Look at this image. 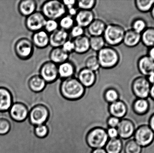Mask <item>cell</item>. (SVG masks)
Here are the masks:
<instances>
[{
  "label": "cell",
  "mask_w": 154,
  "mask_h": 153,
  "mask_svg": "<svg viewBox=\"0 0 154 153\" xmlns=\"http://www.w3.org/2000/svg\"><path fill=\"white\" fill-rule=\"evenodd\" d=\"M0 119L9 121L11 130L0 135V153H74L73 143L66 128L57 121L46 124L48 135L39 138L29 116L22 122L11 118L9 111L0 112Z\"/></svg>",
  "instance_id": "cell-1"
},
{
  "label": "cell",
  "mask_w": 154,
  "mask_h": 153,
  "mask_svg": "<svg viewBox=\"0 0 154 153\" xmlns=\"http://www.w3.org/2000/svg\"><path fill=\"white\" fill-rule=\"evenodd\" d=\"M58 92L60 96L65 99L75 101L82 99L86 94L87 90L76 77H73L62 80Z\"/></svg>",
  "instance_id": "cell-2"
},
{
  "label": "cell",
  "mask_w": 154,
  "mask_h": 153,
  "mask_svg": "<svg viewBox=\"0 0 154 153\" xmlns=\"http://www.w3.org/2000/svg\"><path fill=\"white\" fill-rule=\"evenodd\" d=\"M40 11L47 19L58 21L67 14V10L62 1L57 0L45 1L41 6Z\"/></svg>",
  "instance_id": "cell-3"
},
{
  "label": "cell",
  "mask_w": 154,
  "mask_h": 153,
  "mask_svg": "<svg viewBox=\"0 0 154 153\" xmlns=\"http://www.w3.org/2000/svg\"><path fill=\"white\" fill-rule=\"evenodd\" d=\"M97 57L100 67L104 69H110L117 65L120 56L117 50L113 47L106 46L97 53Z\"/></svg>",
  "instance_id": "cell-4"
},
{
  "label": "cell",
  "mask_w": 154,
  "mask_h": 153,
  "mask_svg": "<svg viewBox=\"0 0 154 153\" xmlns=\"http://www.w3.org/2000/svg\"><path fill=\"white\" fill-rule=\"evenodd\" d=\"M125 31L124 28L116 23L107 24L103 35L106 45L114 47L123 42Z\"/></svg>",
  "instance_id": "cell-5"
},
{
  "label": "cell",
  "mask_w": 154,
  "mask_h": 153,
  "mask_svg": "<svg viewBox=\"0 0 154 153\" xmlns=\"http://www.w3.org/2000/svg\"><path fill=\"white\" fill-rule=\"evenodd\" d=\"M109 139L106 130L100 127L91 129L86 138L88 145L92 149L104 148Z\"/></svg>",
  "instance_id": "cell-6"
},
{
  "label": "cell",
  "mask_w": 154,
  "mask_h": 153,
  "mask_svg": "<svg viewBox=\"0 0 154 153\" xmlns=\"http://www.w3.org/2000/svg\"><path fill=\"white\" fill-rule=\"evenodd\" d=\"M49 116L48 109L44 104H36L29 111L30 122L35 126L45 124Z\"/></svg>",
  "instance_id": "cell-7"
},
{
  "label": "cell",
  "mask_w": 154,
  "mask_h": 153,
  "mask_svg": "<svg viewBox=\"0 0 154 153\" xmlns=\"http://www.w3.org/2000/svg\"><path fill=\"white\" fill-rule=\"evenodd\" d=\"M38 74L47 84L54 83L59 79L58 65L50 60L46 61L41 65Z\"/></svg>",
  "instance_id": "cell-8"
},
{
  "label": "cell",
  "mask_w": 154,
  "mask_h": 153,
  "mask_svg": "<svg viewBox=\"0 0 154 153\" xmlns=\"http://www.w3.org/2000/svg\"><path fill=\"white\" fill-rule=\"evenodd\" d=\"M134 139L142 147L150 145L154 139V132L148 125H143L137 128Z\"/></svg>",
  "instance_id": "cell-9"
},
{
  "label": "cell",
  "mask_w": 154,
  "mask_h": 153,
  "mask_svg": "<svg viewBox=\"0 0 154 153\" xmlns=\"http://www.w3.org/2000/svg\"><path fill=\"white\" fill-rule=\"evenodd\" d=\"M34 46L31 40L27 38L20 39L15 43L14 51L20 59L27 60L33 55Z\"/></svg>",
  "instance_id": "cell-10"
},
{
  "label": "cell",
  "mask_w": 154,
  "mask_h": 153,
  "mask_svg": "<svg viewBox=\"0 0 154 153\" xmlns=\"http://www.w3.org/2000/svg\"><path fill=\"white\" fill-rule=\"evenodd\" d=\"M47 19L40 11H36L29 16L26 17L25 25L26 28L34 32L44 29Z\"/></svg>",
  "instance_id": "cell-11"
},
{
  "label": "cell",
  "mask_w": 154,
  "mask_h": 153,
  "mask_svg": "<svg viewBox=\"0 0 154 153\" xmlns=\"http://www.w3.org/2000/svg\"><path fill=\"white\" fill-rule=\"evenodd\" d=\"M132 89L137 99H147L150 96V84L145 77L141 76L135 79L133 83Z\"/></svg>",
  "instance_id": "cell-12"
},
{
  "label": "cell",
  "mask_w": 154,
  "mask_h": 153,
  "mask_svg": "<svg viewBox=\"0 0 154 153\" xmlns=\"http://www.w3.org/2000/svg\"><path fill=\"white\" fill-rule=\"evenodd\" d=\"M116 128L118 132L119 137L126 140L129 139L134 136L136 127L131 119L124 118L120 119Z\"/></svg>",
  "instance_id": "cell-13"
},
{
  "label": "cell",
  "mask_w": 154,
  "mask_h": 153,
  "mask_svg": "<svg viewBox=\"0 0 154 153\" xmlns=\"http://www.w3.org/2000/svg\"><path fill=\"white\" fill-rule=\"evenodd\" d=\"M76 78L86 89H89L93 87L97 82V72L83 67L78 72Z\"/></svg>",
  "instance_id": "cell-14"
},
{
  "label": "cell",
  "mask_w": 154,
  "mask_h": 153,
  "mask_svg": "<svg viewBox=\"0 0 154 153\" xmlns=\"http://www.w3.org/2000/svg\"><path fill=\"white\" fill-rule=\"evenodd\" d=\"M11 118L17 122H22L29 116V110L23 103H13L9 110Z\"/></svg>",
  "instance_id": "cell-15"
},
{
  "label": "cell",
  "mask_w": 154,
  "mask_h": 153,
  "mask_svg": "<svg viewBox=\"0 0 154 153\" xmlns=\"http://www.w3.org/2000/svg\"><path fill=\"white\" fill-rule=\"evenodd\" d=\"M108 110L110 116L116 117L119 119L124 118L128 112L126 103L120 99L109 104Z\"/></svg>",
  "instance_id": "cell-16"
},
{
  "label": "cell",
  "mask_w": 154,
  "mask_h": 153,
  "mask_svg": "<svg viewBox=\"0 0 154 153\" xmlns=\"http://www.w3.org/2000/svg\"><path fill=\"white\" fill-rule=\"evenodd\" d=\"M76 25L86 29L96 19L95 13L93 10H79L75 17Z\"/></svg>",
  "instance_id": "cell-17"
},
{
  "label": "cell",
  "mask_w": 154,
  "mask_h": 153,
  "mask_svg": "<svg viewBox=\"0 0 154 153\" xmlns=\"http://www.w3.org/2000/svg\"><path fill=\"white\" fill-rule=\"evenodd\" d=\"M34 47L39 49H44L50 45V34L44 29L34 32L31 37Z\"/></svg>",
  "instance_id": "cell-18"
},
{
  "label": "cell",
  "mask_w": 154,
  "mask_h": 153,
  "mask_svg": "<svg viewBox=\"0 0 154 153\" xmlns=\"http://www.w3.org/2000/svg\"><path fill=\"white\" fill-rule=\"evenodd\" d=\"M47 83L39 74L32 75L28 80V85L29 90L35 94L43 92L46 87Z\"/></svg>",
  "instance_id": "cell-19"
},
{
  "label": "cell",
  "mask_w": 154,
  "mask_h": 153,
  "mask_svg": "<svg viewBox=\"0 0 154 153\" xmlns=\"http://www.w3.org/2000/svg\"><path fill=\"white\" fill-rule=\"evenodd\" d=\"M69 39V32L59 28L50 34L49 46L52 48L61 47L64 43Z\"/></svg>",
  "instance_id": "cell-20"
},
{
  "label": "cell",
  "mask_w": 154,
  "mask_h": 153,
  "mask_svg": "<svg viewBox=\"0 0 154 153\" xmlns=\"http://www.w3.org/2000/svg\"><path fill=\"white\" fill-rule=\"evenodd\" d=\"M59 77L61 80H65L75 77L76 72L75 65L69 60L58 65Z\"/></svg>",
  "instance_id": "cell-21"
},
{
  "label": "cell",
  "mask_w": 154,
  "mask_h": 153,
  "mask_svg": "<svg viewBox=\"0 0 154 153\" xmlns=\"http://www.w3.org/2000/svg\"><path fill=\"white\" fill-rule=\"evenodd\" d=\"M13 99L10 90L4 87H0V112L9 111L12 104Z\"/></svg>",
  "instance_id": "cell-22"
},
{
  "label": "cell",
  "mask_w": 154,
  "mask_h": 153,
  "mask_svg": "<svg viewBox=\"0 0 154 153\" xmlns=\"http://www.w3.org/2000/svg\"><path fill=\"white\" fill-rule=\"evenodd\" d=\"M106 25L101 19H95L86 29L90 37L103 36Z\"/></svg>",
  "instance_id": "cell-23"
},
{
  "label": "cell",
  "mask_w": 154,
  "mask_h": 153,
  "mask_svg": "<svg viewBox=\"0 0 154 153\" xmlns=\"http://www.w3.org/2000/svg\"><path fill=\"white\" fill-rule=\"evenodd\" d=\"M69 56L61 47L52 48L49 54V58L50 61L58 65L69 60Z\"/></svg>",
  "instance_id": "cell-24"
},
{
  "label": "cell",
  "mask_w": 154,
  "mask_h": 153,
  "mask_svg": "<svg viewBox=\"0 0 154 153\" xmlns=\"http://www.w3.org/2000/svg\"><path fill=\"white\" fill-rule=\"evenodd\" d=\"M75 45V53L78 54H84L90 50L89 37L84 35L73 39Z\"/></svg>",
  "instance_id": "cell-25"
},
{
  "label": "cell",
  "mask_w": 154,
  "mask_h": 153,
  "mask_svg": "<svg viewBox=\"0 0 154 153\" xmlns=\"http://www.w3.org/2000/svg\"><path fill=\"white\" fill-rule=\"evenodd\" d=\"M38 3L35 0H23L18 5L19 12L22 16L28 17L37 11Z\"/></svg>",
  "instance_id": "cell-26"
},
{
  "label": "cell",
  "mask_w": 154,
  "mask_h": 153,
  "mask_svg": "<svg viewBox=\"0 0 154 153\" xmlns=\"http://www.w3.org/2000/svg\"><path fill=\"white\" fill-rule=\"evenodd\" d=\"M138 68L141 73L149 76L154 72V61L150 57L144 56L138 61Z\"/></svg>",
  "instance_id": "cell-27"
},
{
  "label": "cell",
  "mask_w": 154,
  "mask_h": 153,
  "mask_svg": "<svg viewBox=\"0 0 154 153\" xmlns=\"http://www.w3.org/2000/svg\"><path fill=\"white\" fill-rule=\"evenodd\" d=\"M150 104L147 99H137L132 104V109L137 116H143L148 112Z\"/></svg>",
  "instance_id": "cell-28"
},
{
  "label": "cell",
  "mask_w": 154,
  "mask_h": 153,
  "mask_svg": "<svg viewBox=\"0 0 154 153\" xmlns=\"http://www.w3.org/2000/svg\"><path fill=\"white\" fill-rule=\"evenodd\" d=\"M141 39V34L136 32L133 29H130L125 32L123 42L127 46L130 47L137 45Z\"/></svg>",
  "instance_id": "cell-29"
},
{
  "label": "cell",
  "mask_w": 154,
  "mask_h": 153,
  "mask_svg": "<svg viewBox=\"0 0 154 153\" xmlns=\"http://www.w3.org/2000/svg\"><path fill=\"white\" fill-rule=\"evenodd\" d=\"M123 141L119 137L109 139L104 149L107 153H121L123 149Z\"/></svg>",
  "instance_id": "cell-30"
},
{
  "label": "cell",
  "mask_w": 154,
  "mask_h": 153,
  "mask_svg": "<svg viewBox=\"0 0 154 153\" xmlns=\"http://www.w3.org/2000/svg\"><path fill=\"white\" fill-rule=\"evenodd\" d=\"M103 97L105 101L109 104L119 100L120 95L117 90L109 87L104 90Z\"/></svg>",
  "instance_id": "cell-31"
},
{
  "label": "cell",
  "mask_w": 154,
  "mask_h": 153,
  "mask_svg": "<svg viewBox=\"0 0 154 153\" xmlns=\"http://www.w3.org/2000/svg\"><path fill=\"white\" fill-rule=\"evenodd\" d=\"M90 49L97 52L106 46V43L103 36L89 37Z\"/></svg>",
  "instance_id": "cell-32"
},
{
  "label": "cell",
  "mask_w": 154,
  "mask_h": 153,
  "mask_svg": "<svg viewBox=\"0 0 154 153\" xmlns=\"http://www.w3.org/2000/svg\"><path fill=\"white\" fill-rule=\"evenodd\" d=\"M58 23L60 28L69 32L76 24L75 18L67 14L59 20Z\"/></svg>",
  "instance_id": "cell-33"
},
{
  "label": "cell",
  "mask_w": 154,
  "mask_h": 153,
  "mask_svg": "<svg viewBox=\"0 0 154 153\" xmlns=\"http://www.w3.org/2000/svg\"><path fill=\"white\" fill-rule=\"evenodd\" d=\"M85 67L95 72H97L100 70L101 67L97 55H90L86 58Z\"/></svg>",
  "instance_id": "cell-34"
},
{
  "label": "cell",
  "mask_w": 154,
  "mask_h": 153,
  "mask_svg": "<svg viewBox=\"0 0 154 153\" xmlns=\"http://www.w3.org/2000/svg\"><path fill=\"white\" fill-rule=\"evenodd\" d=\"M142 41L145 45L148 47L154 46V28H148L144 31L141 36Z\"/></svg>",
  "instance_id": "cell-35"
},
{
  "label": "cell",
  "mask_w": 154,
  "mask_h": 153,
  "mask_svg": "<svg viewBox=\"0 0 154 153\" xmlns=\"http://www.w3.org/2000/svg\"><path fill=\"white\" fill-rule=\"evenodd\" d=\"M123 148L125 153H141L142 149V146L134 139L128 140Z\"/></svg>",
  "instance_id": "cell-36"
},
{
  "label": "cell",
  "mask_w": 154,
  "mask_h": 153,
  "mask_svg": "<svg viewBox=\"0 0 154 153\" xmlns=\"http://www.w3.org/2000/svg\"><path fill=\"white\" fill-rule=\"evenodd\" d=\"M97 2L96 0H79L77 1V7L79 10H92Z\"/></svg>",
  "instance_id": "cell-37"
},
{
  "label": "cell",
  "mask_w": 154,
  "mask_h": 153,
  "mask_svg": "<svg viewBox=\"0 0 154 153\" xmlns=\"http://www.w3.org/2000/svg\"><path fill=\"white\" fill-rule=\"evenodd\" d=\"M137 9L142 12H147L151 10L154 5L153 0H137L136 1Z\"/></svg>",
  "instance_id": "cell-38"
},
{
  "label": "cell",
  "mask_w": 154,
  "mask_h": 153,
  "mask_svg": "<svg viewBox=\"0 0 154 153\" xmlns=\"http://www.w3.org/2000/svg\"><path fill=\"white\" fill-rule=\"evenodd\" d=\"M59 28L58 21L54 19H47L43 29L51 34Z\"/></svg>",
  "instance_id": "cell-39"
},
{
  "label": "cell",
  "mask_w": 154,
  "mask_h": 153,
  "mask_svg": "<svg viewBox=\"0 0 154 153\" xmlns=\"http://www.w3.org/2000/svg\"><path fill=\"white\" fill-rule=\"evenodd\" d=\"M85 28L75 24L69 31V37H71L72 40L75 39L85 35Z\"/></svg>",
  "instance_id": "cell-40"
},
{
  "label": "cell",
  "mask_w": 154,
  "mask_h": 153,
  "mask_svg": "<svg viewBox=\"0 0 154 153\" xmlns=\"http://www.w3.org/2000/svg\"><path fill=\"white\" fill-rule=\"evenodd\" d=\"M35 135L39 138H44L48 135V129L45 124L36 126L35 127Z\"/></svg>",
  "instance_id": "cell-41"
},
{
  "label": "cell",
  "mask_w": 154,
  "mask_h": 153,
  "mask_svg": "<svg viewBox=\"0 0 154 153\" xmlns=\"http://www.w3.org/2000/svg\"><path fill=\"white\" fill-rule=\"evenodd\" d=\"M146 27V24L145 22L141 19L136 20L133 23V29L140 34L145 29Z\"/></svg>",
  "instance_id": "cell-42"
},
{
  "label": "cell",
  "mask_w": 154,
  "mask_h": 153,
  "mask_svg": "<svg viewBox=\"0 0 154 153\" xmlns=\"http://www.w3.org/2000/svg\"><path fill=\"white\" fill-rule=\"evenodd\" d=\"M10 128L11 125L9 121L5 119H0V135L7 134Z\"/></svg>",
  "instance_id": "cell-43"
},
{
  "label": "cell",
  "mask_w": 154,
  "mask_h": 153,
  "mask_svg": "<svg viewBox=\"0 0 154 153\" xmlns=\"http://www.w3.org/2000/svg\"><path fill=\"white\" fill-rule=\"evenodd\" d=\"M62 49L68 54H70L75 51V45L73 40H68L61 47Z\"/></svg>",
  "instance_id": "cell-44"
},
{
  "label": "cell",
  "mask_w": 154,
  "mask_h": 153,
  "mask_svg": "<svg viewBox=\"0 0 154 153\" xmlns=\"http://www.w3.org/2000/svg\"><path fill=\"white\" fill-rule=\"evenodd\" d=\"M121 119L116 117L110 116L108 119L107 121V125L108 128H116L119 124Z\"/></svg>",
  "instance_id": "cell-45"
},
{
  "label": "cell",
  "mask_w": 154,
  "mask_h": 153,
  "mask_svg": "<svg viewBox=\"0 0 154 153\" xmlns=\"http://www.w3.org/2000/svg\"><path fill=\"white\" fill-rule=\"evenodd\" d=\"M106 133L109 139H114L119 137L118 132L116 128H108L106 129Z\"/></svg>",
  "instance_id": "cell-46"
},
{
  "label": "cell",
  "mask_w": 154,
  "mask_h": 153,
  "mask_svg": "<svg viewBox=\"0 0 154 153\" xmlns=\"http://www.w3.org/2000/svg\"><path fill=\"white\" fill-rule=\"evenodd\" d=\"M62 2L66 10L72 7L77 6V1L75 0H65L62 1Z\"/></svg>",
  "instance_id": "cell-47"
},
{
  "label": "cell",
  "mask_w": 154,
  "mask_h": 153,
  "mask_svg": "<svg viewBox=\"0 0 154 153\" xmlns=\"http://www.w3.org/2000/svg\"><path fill=\"white\" fill-rule=\"evenodd\" d=\"M79 11V9L77 8V6L72 7L69 9L67 10V14L71 16V17L75 18V16L76 15L77 13Z\"/></svg>",
  "instance_id": "cell-48"
},
{
  "label": "cell",
  "mask_w": 154,
  "mask_h": 153,
  "mask_svg": "<svg viewBox=\"0 0 154 153\" xmlns=\"http://www.w3.org/2000/svg\"><path fill=\"white\" fill-rule=\"evenodd\" d=\"M148 125L154 132V113L149 118Z\"/></svg>",
  "instance_id": "cell-49"
},
{
  "label": "cell",
  "mask_w": 154,
  "mask_h": 153,
  "mask_svg": "<svg viewBox=\"0 0 154 153\" xmlns=\"http://www.w3.org/2000/svg\"><path fill=\"white\" fill-rule=\"evenodd\" d=\"M91 153H107V152L104 148L93 149Z\"/></svg>",
  "instance_id": "cell-50"
},
{
  "label": "cell",
  "mask_w": 154,
  "mask_h": 153,
  "mask_svg": "<svg viewBox=\"0 0 154 153\" xmlns=\"http://www.w3.org/2000/svg\"><path fill=\"white\" fill-rule=\"evenodd\" d=\"M147 80L150 83L154 84V72L148 76V79Z\"/></svg>",
  "instance_id": "cell-51"
},
{
  "label": "cell",
  "mask_w": 154,
  "mask_h": 153,
  "mask_svg": "<svg viewBox=\"0 0 154 153\" xmlns=\"http://www.w3.org/2000/svg\"><path fill=\"white\" fill-rule=\"evenodd\" d=\"M150 96L151 97V99L154 101V84H153L152 87H151Z\"/></svg>",
  "instance_id": "cell-52"
},
{
  "label": "cell",
  "mask_w": 154,
  "mask_h": 153,
  "mask_svg": "<svg viewBox=\"0 0 154 153\" xmlns=\"http://www.w3.org/2000/svg\"><path fill=\"white\" fill-rule=\"evenodd\" d=\"M154 61V46L152 47L149 52V56Z\"/></svg>",
  "instance_id": "cell-53"
},
{
  "label": "cell",
  "mask_w": 154,
  "mask_h": 153,
  "mask_svg": "<svg viewBox=\"0 0 154 153\" xmlns=\"http://www.w3.org/2000/svg\"><path fill=\"white\" fill-rule=\"evenodd\" d=\"M152 14L153 18V19H154V5H153V6L152 8Z\"/></svg>",
  "instance_id": "cell-54"
}]
</instances>
